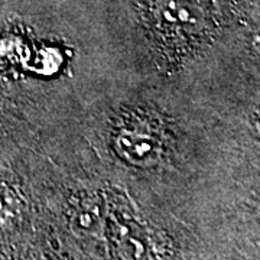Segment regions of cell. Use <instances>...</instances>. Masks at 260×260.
I'll return each mask as SVG.
<instances>
[{"label": "cell", "instance_id": "obj_1", "mask_svg": "<svg viewBox=\"0 0 260 260\" xmlns=\"http://www.w3.org/2000/svg\"><path fill=\"white\" fill-rule=\"evenodd\" d=\"M119 149L123 155L133 162H146L152 160L158 153V143L152 135L142 132L127 130L117 138Z\"/></svg>", "mask_w": 260, "mask_h": 260}, {"label": "cell", "instance_id": "obj_2", "mask_svg": "<svg viewBox=\"0 0 260 260\" xmlns=\"http://www.w3.org/2000/svg\"><path fill=\"white\" fill-rule=\"evenodd\" d=\"M162 16L169 23H188L194 19V8L188 0H165L162 6Z\"/></svg>", "mask_w": 260, "mask_h": 260}, {"label": "cell", "instance_id": "obj_3", "mask_svg": "<svg viewBox=\"0 0 260 260\" xmlns=\"http://www.w3.org/2000/svg\"><path fill=\"white\" fill-rule=\"evenodd\" d=\"M18 198L9 189L0 191V223H10L19 214Z\"/></svg>", "mask_w": 260, "mask_h": 260}]
</instances>
